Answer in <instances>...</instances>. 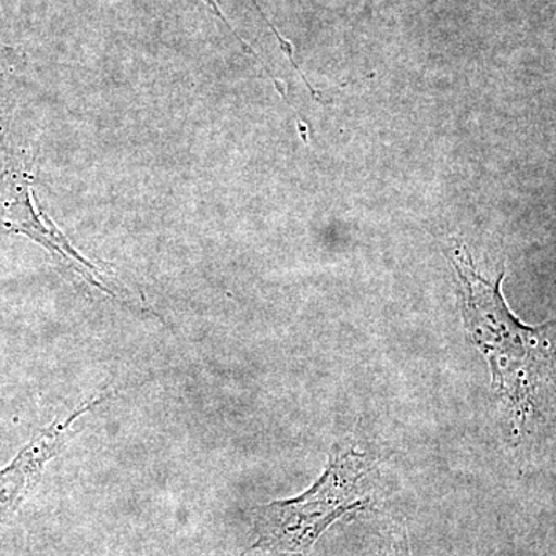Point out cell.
<instances>
[{"mask_svg": "<svg viewBox=\"0 0 556 556\" xmlns=\"http://www.w3.org/2000/svg\"><path fill=\"white\" fill-rule=\"evenodd\" d=\"M450 262L459 277L468 336L489 361L496 393L519 419H526L535 407L533 399L547 362L546 332L555 321L540 328L522 325L501 294L504 269L495 280H486L475 269L466 248L456 247Z\"/></svg>", "mask_w": 556, "mask_h": 556, "instance_id": "6da1fadb", "label": "cell"}, {"mask_svg": "<svg viewBox=\"0 0 556 556\" xmlns=\"http://www.w3.org/2000/svg\"><path fill=\"white\" fill-rule=\"evenodd\" d=\"M371 457L338 445L316 484L294 500L276 501L255 510L252 548L276 556H308L329 526L371 503Z\"/></svg>", "mask_w": 556, "mask_h": 556, "instance_id": "7a4b0ae2", "label": "cell"}, {"mask_svg": "<svg viewBox=\"0 0 556 556\" xmlns=\"http://www.w3.org/2000/svg\"><path fill=\"white\" fill-rule=\"evenodd\" d=\"M108 397L109 393L100 394L80 405L65 419H58L56 422L51 424L38 438L33 439L30 444L22 448L9 467L0 470V522L5 521L16 510L28 490L42 475L47 464L64 447L73 424Z\"/></svg>", "mask_w": 556, "mask_h": 556, "instance_id": "3957f363", "label": "cell"}, {"mask_svg": "<svg viewBox=\"0 0 556 556\" xmlns=\"http://www.w3.org/2000/svg\"><path fill=\"white\" fill-rule=\"evenodd\" d=\"M379 556H412L407 532L402 526H391L383 538Z\"/></svg>", "mask_w": 556, "mask_h": 556, "instance_id": "277c9868", "label": "cell"}]
</instances>
